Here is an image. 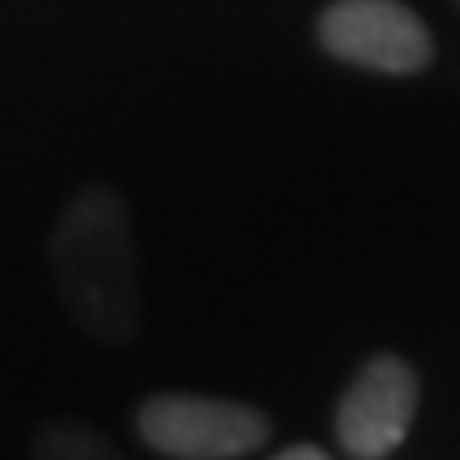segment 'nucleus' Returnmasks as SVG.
<instances>
[{
	"mask_svg": "<svg viewBox=\"0 0 460 460\" xmlns=\"http://www.w3.org/2000/svg\"><path fill=\"white\" fill-rule=\"evenodd\" d=\"M48 256L68 315L102 345L132 341L141 329V281L124 197L107 183L73 192L51 230Z\"/></svg>",
	"mask_w": 460,
	"mask_h": 460,
	"instance_id": "f257e3e1",
	"label": "nucleus"
},
{
	"mask_svg": "<svg viewBox=\"0 0 460 460\" xmlns=\"http://www.w3.org/2000/svg\"><path fill=\"white\" fill-rule=\"evenodd\" d=\"M273 460H332V456L315 444H295V447H286V452H278Z\"/></svg>",
	"mask_w": 460,
	"mask_h": 460,
	"instance_id": "423d86ee",
	"label": "nucleus"
},
{
	"mask_svg": "<svg viewBox=\"0 0 460 460\" xmlns=\"http://www.w3.org/2000/svg\"><path fill=\"white\" fill-rule=\"evenodd\" d=\"M456 4H460V0H456Z\"/></svg>",
	"mask_w": 460,
	"mask_h": 460,
	"instance_id": "0eeeda50",
	"label": "nucleus"
},
{
	"mask_svg": "<svg viewBox=\"0 0 460 460\" xmlns=\"http://www.w3.org/2000/svg\"><path fill=\"white\" fill-rule=\"evenodd\" d=\"M137 430L171 460H239L269 439V418L247 401L158 393L141 401Z\"/></svg>",
	"mask_w": 460,
	"mask_h": 460,
	"instance_id": "f03ea898",
	"label": "nucleus"
},
{
	"mask_svg": "<svg viewBox=\"0 0 460 460\" xmlns=\"http://www.w3.org/2000/svg\"><path fill=\"white\" fill-rule=\"evenodd\" d=\"M418 413V376L405 358L376 354L362 362L337 405V439L354 460H384L405 444Z\"/></svg>",
	"mask_w": 460,
	"mask_h": 460,
	"instance_id": "20e7f679",
	"label": "nucleus"
},
{
	"mask_svg": "<svg viewBox=\"0 0 460 460\" xmlns=\"http://www.w3.org/2000/svg\"><path fill=\"white\" fill-rule=\"evenodd\" d=\"M315 34L332 60L388 77L422 73L435 56L427 22L401 0H332Z\"/></svg>",
	"mask_w": 460,
	"mask_h": 460,
	"instance_id": "7ed1b4c3",
	"label": "nucleus"
},
{
	"mask_svg": "<svg viewBox=\"0 0 460 460\" xmlns=\"http://www.w3.org/2000/svg\"><path fill=\"white\" fill-rule=\"evenodd\" d=\"M34 460H124L102 430L85 422H48L34 439Z\"/></svg>",
	"mask_w": 460,
	"mask_h": 460,
	"instance_id": "39448f33",
	"label": "nucleus"
}]
</instances>
